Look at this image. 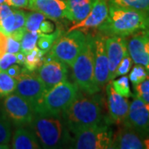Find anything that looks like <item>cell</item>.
Listing matches in <instances>:
<instances>
[{
	"label": "cell",
	"instance_id": "cell-1",
	"mask_svg": "<svg viewBox=\"0 0 149 149\" xmlns=\"http://www.w3.org/2000/svg\"><path fill=\"white\" fill-rule=\"evenodd\" d=\"M98 30L105 37H127L149 30V13L109 5V16Z\"/></svg>",
	"mask_w": 149,
	"mask_h": 149
},
{
	"label": "cell",
	"instance_id": "cell-2",
	"mask_svg": "<svg viewBox=\"0 0 149 149\" xmlns=\"http://www.w3.org/2000/svg\"><path fill=\"white\" fill-rule=\"evenodd\" d=\"M61 118L73 134L99 125L103 120L101 107L98 100L95 97H91L87 93H78Z\"/></svg>",
	"mask_w": 149,
	"mask_h": 149
},
{
	"label": "cell",
	"instance_id": "cell-3",
	"mask_svg": "<svg viewBox=\"0 0 149 149\" xmlns=\"http://www.w3.org/2000/svg\"><path fill=\"white\" fill-rule=\"evenodd\" d=\"M61 117L35 113L31 128L37 136L42 148H60L71 143L70 130Z\"/></svg>",
	"mask_w": 149,
	"mask_h": 149
},
{
	"label": "cell",
	"instance_id": "cell-4",
	"mask_svg": "<svg viewBox=\"0 0 149 149\" xmlns=\"http://www.w3.org/2000/svg\"><path fill=\"white\" fill-rule=\"evenodd\" d=\"M94 61L95 39L94 36L87 34L85 46L70 67L75 85L83 92L90 95L100 91L95 80Z\"/></svg>",
	"mask_w": 149,
	"mask_h": 149
},
{
	"label": "cell",
	"instance_id": "cell-5",
	"mask_svg": "<svg viewBox=\"0 0 149 149\" xmlns=\"http://www.w3.org/2000/svg\"><path fill=\"white\" fill-rule=\"evenodd\" d=\"M79 88L68 80H64L48 91L35 113L61 117L62 113L74 101Z\"/></svg>",
	"mask_w": 149,
	"mask_h": 149
},
{
	"label": "cell",
	"instance_id": "cell-6",
	"mask_svg": "<svg viewBox=\"0 0 149 149\" xmlns=\"http://www.w3.org/2000/svg\"><path fill=\"white\" fill-rule=\"evenodd\" d=\"M87 38L80 30L75 29L62 34L48 52L55 58L71 66L85 46Z\"/></svg>",
	"mask_w": 149,
	"mask_h": 149
},
{
	"label": "cell",
	"instance_id": "cell-7",
	"mask_svg": "<svg viewBox=\"0 0 149 149\" xmlns=\"http://www.w3.org/2000/svg\"><path fill=\"white\" fill-rule=\"evenodd\" d=\"M113 132L111 128L100 123L74 133L71 148L76 149L112 148Z\"/></svg>",
	"mask_w": 149,
	"mask_h": 149
},
{
	"label": "cell",
	"instance_id": "cell-8",
	"mask_svg": "<svg viewBox=\"0 0 149 149\" xmlns=\"http://www.w3.org/2000/svg\"><path fill=\"white\" fill-rule=\"evenodd\" d=\"M16 93L25 99L32 107L34 113L37 111L43 97L47 93L42 81L35 71H29L25 67L17 78Z\"/></svg>",
	"mask_w": 149,
	"mask_h": 149
},
{
	"label": "cell",
	"instance_id": "cell-9",
	"mask_svg": "<svg viewBox=\"0 0 149 149\" xmlns=\"http://www.w3.org/2000/svg\"><path fill=\"white\" fill-rule=\"evenodd\" d=\"M37 74L42 81L47 92L59 83L67 80V65L55 58L49 52L45 54L43 64L37 70Z\"/></svg>",
	"mask_w": 149,
	"mask_h": 149
},
{
	"label": "cell",
	"instance_id": "cell-10",
	"mask_svg": "<svg viewBox=\"0 0 149 149\" xmlns=\"http://www.w3.org/2000/svg\"><path fill=\"white\" fill-rule=\"evenodd\" d=\"M3 109L17 125L29 124L35 114L31 104L17 93L6 96L3 100Z\"/></svg>",
	"mask_w": 149,
	"mask_h": 149
},
{
	"label": "cell",
	"instance_id": "cell-11",
	"mask_svg": "<svg viewBox=\"0 0 149 149\" xmlns=\"http://www.w3.org/2000/svg\"><path fill=\"white\" fill-rule=\"evenodd\" d=\"M105 36L98 34L94 37L95 39V80L98 89L100 91L102 88L109 81V61L105 48Z\"/></svg>",
	"mask_w": 149,
	"mask_h": 149
},
{
	"label": "cell",
	"instance_id": "cell-12",
	"mask_svg": "<svg viewBox=\"0 0 149 149\" xmlns=\"http://www.w3.org/2000/svg\"><path fill=\"white\" fill-rule=\"evenodd\" d=\"M124 123L142 135L149 134V104L135 96L129 104L128 117Z\"/></svg>",
	"mask_w": 149,
	"mask_h": 149
},
{
	"label": "cell",
	"instance_id": "cell-13",
	"mask_svg": "<svg viewBox=\"0 0 149 149\" xmlns=\"http://www.w3.org/2000/svg\"><path fill=\"white\" fill-rule=\"evenodd\" d=\"M109 13L108 0H95L90 13L85 19L74 24L68 31L78 29L85 34L93 29H98L105 22Z\"/></svg>",
	"mask_w": 149,
	"mask_h": 149
},
{
	"label": "cell",
	"instance_id": "cell-14",
	"mask_svg": "<svg viewBox=\"0 0 149 149\" xmlns=\"http://www.w3.org/2000/svg\"><path fill=\"white\" fill-rule=\"evenodd\" d=\"M27 13L13 8L8 3L0 4V31L10 36L25 27Z\"/></svg>",
	"mask_w": 149,
	"mask_h": 149
},
{
	"label": "cell",
	"instance_id": "cell-15",
	"mask_svg": "<svg viewBox=\"0 0 149 149\" xmlns=\"http://www.w3.org/2000/svg\"><path fill=\"white\" fill-rule=\"evenodd\" d=\"M107 56L109 68V80H114L118 65L123 58L128 53V41L126 37L110 36L105 40Z\"/></svg>",
	"mask_w": 149,
	"mask_h": 149
},
{
	"label": "cell",
	"instance_id": "cell-16",
	"mask_svg": "<svg viewBox=\"0 0 149 149\" xmlns=\"http://www.w3.org/2000/svg\"><path fill=\"white\" fill-rule=\"evenodd\" d=\"M106 92L108 111L111 121L116 124L124 123L128 117L130 104L128 99L114 91L110 80L106 86Z\"/></svg>",
	"mask_w": 149,
	"mask_h": 149
},
{
	"label": "cell",
	"instance_id": "cell-17",
	"mask_svg": "<svg viewBox=\"0 0 149 149\" xmlns=\"http://www.w3.org/2000/svg\"><path fill=\"white\" fill-rule=\"evenodd\" d=\"M128 41V52L135 64L148 65L149 60V30L136 32Z\"/></svg>",
	"mask_w": 149,
	"mask_h": 149
},
{
	"label": "cell",
	"instance_id": "cell-18",
	"mask_svg": "<svg viewBox=\"0 0 149 149\" xmlns=\"http://www.w3.org/2000/svg\"><path fill=\"white\" fill-rule=\"evenodd\" d=\"M27 9L43 13L47 18L58 21L68 19V9L65 0H29Z\"/></svg>",
	"mask_w": 149,
	"mask_h": 149
},
{
	"label": "cell",
	"instance_id": "cell-19",
	"mask_svg": "<svg viewBox=\"0 0 149 149\" xmlns=\"http://www.w3.org/2000/svg\"><path fill=\"white\" fill-rule=\"evenodd\" d=\"M112 148L116 149H143V135L128 125L123 126L113 136Z\"/></svg>",
	"mask_w": 149,
	"mask_h": 149
},
{
	"label": "cell",
	"instance_id": "cell-20",
	"mask_svg": "<svg viewBox=\"0 0 149 149\" xmlns=\"http://www.w3.org/2000/svg\"><path fill=\"white\" fill-rule=\"evenodd\" d=\"M11 148L14 149H40L42 148V145L32 130L18 127L13 134Z\"/></svg>",
	"mask_w": 149,
	"mask_h": 149
},
{
	"label": "cell",
	"instance_id": "cell-21",
	"mask_svg": "<svg viewBox=\"0 0 149 149\" xmlns=\"http://www.w3.org/2000/svg\"><path fill=\"white\" fill-rule=\"evenodd\" d=\"M95 0H65L68 9V20L77 23L90 13Z\"/></svg>",
	"mask_w": 149,
	"mask_h": 149
},
{
	"label": "cell",
	"instance_id": "cell-22",
	"mask_svg": "<svg viewBox=\"0 0 149 149\" xmlns=\"http://www.w3.org/2000/svg\"><path fill=\"white\" fill-rule=\"evenodd\" d=\"M45 54L46 53L44 52L37 47L32 49L31 52L26 54V59L24 62L25 68L29 71L37 70L43 64Z\"/></svg>",
	"mask_w": 149,
	"mask_h": 149
},
{
	"label": "cell",
	"instance_id": "cell-23",
	"mask_svg": "<svg viewBox=\"0 0 149 149\" xmlns=\"http://www.w3.org/2000/svg\"><path fill=\"white\" fill-rule=\"evenodd\" d=\"M109 5L149 13V0H108Z\"/></svg>",
	"mask_w": 149,
	"mask_h": 149
},
{
	"label": "cell",
	"instance_id": "cell-24",
	"mask_svg": "<svg viewBox=\"0 0 149 149\" xmlns=\"http://www.w3.org/2000/svg\"><path fill=\"white\" fill-rule=\"evenodd\" d=\"M62 31L60 28H56L52 33H40L37 40V47L41 49L45 53L48 52L50 49L56 42V40L62 35Z\"/></svg>",
	"mask_w": 149,
	"mask_h": 149
},
{
	"label": "cell",
	"instance_id": "cell-25",
	"mask_svg": "<svg viewBox=\"0 0 149 149\" xmlns=\"http://www.w3.org/2000/svg\"><path fill=\"white\" fill-rule=\"evenodd\" d=\"M17 79L12 77L5 70H0V97H6L16 91Z\"/></svg>",
	"mask_w": 149,
	"mask_h": 149
},
{
	"label": "cell",
	"instance_id": "cell-26",
	"mask_svg": "<svg viewBox=\"0 0 149 149\" xmlns=\"http://www.w3.org/2000/svg\"><path fill=\"white\" fill-rule=\"evenodd\" d=\"M47 17L46 16L37 11H33L32 13H28L27 14V19L25 22V28L26 31L28 32H38L40 25L43 20H45Z\"/></svg>",
	"mask_w": 149,
	"mask_h": 149
},
{
	"label": "cell",
	"instance_id": "cell-27",
	"mask_svg": "<svg viewBox=\"0 0 149 149\" xmlns=\"http://www.w3.org/2000/svg\"><path fill=\"white\" fill-rule=\"evenodd\" d=\"M40 32L26 31L21 40V52L27 54L37 47Z\"/></svg>",
	"mask_w": 149,
	"mask_h": 149
},
{
	"label": "cell",
	"instance_id": "cell-28",
	"mask_svg": "<svg viewBox=\"0 0 149 149\" xmlns=\"http://www.w3.org/2000/svg\"><path fill=\"white\" fill-rule=\"evenodd\" d=\"M111 85L114 91L119 95L124 96L126 98H129L133 95L131 91H130V86H129V79L126 75H122L121 78L115 80H110Z\"/></svg>",
	"mask_w": 149,
	"mask_h": 149
},
{
	"label": "cell",
	"instance_id": "cell-29",
	"mask_svg": "<svg viewBox=\"0 0 149 149\" xmlns=\"http://www.w3.org/2000/svg\"><path fill=\"white\" fill-rule=\"evenodd\" d=\"M148 75L149 74L147 71V69L144 68L143 65L136 64L135 66H133V70H131L128 79L134 86L145 80Z\"/></svg>",
	"mask_w": 149,
	"mask_h": 149
},
{
	"label": "cell",
	"instance_id": "cell-30",
	"mask_svg": "<svg viewBox=\"0 0 149 149\" xmlns=\"http://www.w3.org/2000/svg\"><path fill=\"white\" fill-rule=\"evenodd\" d=\"M133 87L135 96L145 103L149 104V75L145 80Z\"/></svg>",
	"mask_w": 149,
	"mask_h": 149
},
{
	"label": "cell",
	"instance_id": "cell-31",
	"mask_svg": "<svg viewBox=\"0 0 149 149\" xmlns=\"http://www.w3.org/2000/svg\"><path fill=\"white\" fill-rule=\"evenodd\" d=\"M11 126L8 119L0 115V144L8 145L11 140Z\"/></svg>",
	"mask_w": 149,
	"mask_h": 149
},
{
	"label": "cell",
	"instance_id": "cell-32",
	"mask_svg": "<svg viewBox=\"0 0 149 149\" xmlns=\"http://www.w3.org/2000/svg\"><path fill=\"white\" fill-rule=\"evenodd\" d=\"M133 62V60L130 57L129 54L128 53L123 58L122 61H120V63L118 65L116 72H115V77L120 76V75H125L126 74H128L132 68Z\"/></svg>",
	"mask_w": 149,
	"mask_h": 149
},
{
	"label": "cell",
	"instance_id": "cell-33",
	"mask_svg": "<svg viewBox=\"0 0 149 149\" xmlns=\"http://www.w3.org/2000/svg\"><path fill=\"white\" fill-rule=\"evenodd\" d=\"M17 64L16 54L6 52L1 58H0V70H6L12 65Z\"/></svg>",
	"mask_w": 149,
	"mask_h": 149
},
{
	"label": "cell",
	"instance_id": "cell-34",
	"mask_svg": "<svg viewBox=\"0 0 149 149\" xmlns=\"http://www.w3.org/2000/svg\"><path fill=\"white\" fill-rule=\"evenodd\" d=\"M21 51V41L13 36H8L7 52L16 54Z\"/></svg>",
	"mask_w": 149,
	"mask_h": 149
},
{
	"label": "cell",
	"instance_id": "cell-35",
	"mask_svg": "<svg viewBox=\"0 0 149 149\" xmlns=\"http://www.w3.org/2000/svg\"><path fill=\"white\" fill-rule=\"evenodd\" d=\"M40 33H52V32L55 31V25L51 21L48 20H43L40 25V28H39Z\"/></svg>",
	"mask_w": 149,
	"mask_h": 149
},
{
	"label": "cell",
	"instance_id": "cell-36",
	"mask_svg": "<svg viewBox=\"0 0 149 149\" xmlns=\"http://www.w3.org/2000/svg\"><path fill=\"white\" fill-rule=\"evenodd\" d=\"M6 3L15 8H27L29 0H6Z\"/></svg>",
	"mask_w": 149,
	"mask_h": 149
},
{
	"label": "cell",
	"instance_id": "cell-37",
	"mask_svg": "<svg viewBox=\"0 0 149 149\" xmlns=\"http://www.w3.org/2000/svg\"><path fill=\"white\" fill-rule=\"evenodd\" d=\"M22 70H23V68L20 65L14 64L12 65L11 66H9L8 69L6 70L5 71L8 74H9V75H11L12 77L17 79V78L20 75V74L22 73Z\"/></svg>",
	"mask_w": 149,
	"mask_h": 149
},
{
	"label": "cell",
	"instance_id": "cell-38",
	"mask_svg": "<svg viewBox=\"0 0 149 149\" xmlns=\"http://www.w3.org/2000/svg\"><path fill=\"white\" fill-rule=\"evenodd\" d=\"M8 36L5 33L0 31V58L7 52Z\"/></svg>",
	"mask_w": 149,
	"mask_h": 149
},
{
	"label": "cell",
	"instance_id": "cell-39",
	"mask_svg": "<svg viewBox=\"0 0 149 149\" xmlns=\"http://www.w3.org/2000/svg\"><path fill=\"white\" fill-rule=\"evenodd\" d=\"M17 56V64L20 65H24L25 62V59H26V54L23 53L22 52H19L16 53Z\"/></svg>",
	"mask_w": 149,
	"mask_h": 149
},
{
	"label": "cell",
	"instance_id": "cell-40",
	"mask_svg": "<svg viewBox=\"0 0 149 149\" xmlns=\"http://www.w3.org/2000/svg\"><path fill=\"white\" fill-rule=\"evenodd\" d=\"M143 141L144 148L149 149V134L145 135V138L143 139Z\"/></svg>",
	"mask_w": 149,
	"mask_h": 149
},
{
	"label": "cell",
	"instance_id": "cell-41",
	"mask_svg": "<svg viewBox=\"0 0 149 149\" xmlns=\"http://www.w3.org/2000/svg\"><path fill=\"white\" fill-rule=\"evenodd\" d=\"M9 148V146L8 145H3V144H0V149H8Z\"/></svg>",
	"mask_w": 149,
	"mask_h": 149
},
{
	"label": "cell",
	"instance_id": "cell-42",
	"mask_svg": "<svg viewBox=\"0 0 149 149\" xmlns=\"http://www.w3.org/2000/svg\"><path fill=\"white\" fill-rule=\"evenodd\" d=\"M146 69H147V71H148V73L149 74V60H148V65L146 66Z\"/></svg>",
	"mask_w": 149,
	"mask_h": 149
},
{
	"label": "cell",
	"instance_id": "cell-43",
	"mask_svg": "<svg viewBox=\"0 0 149 149\" xmlns=\"http://www.w3.org/2000/svg\"><path fill=\"white\" fill-rule=\"evenodd\" d=\"M3 3H6V0H0V4Z\"/></svg>",
	"mask_w": 149,
	"mask_h": 149
}]
</instances>
